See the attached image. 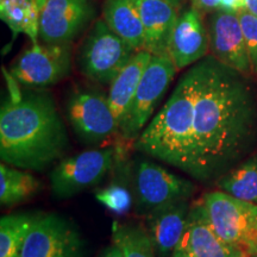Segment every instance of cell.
<instances>
[{
	"instance_id": "obj_21",
	"label": "cell",
	"mask_w": 257,
	"mask_h": 257,
	"mask_svg": "<svg viewBox=\"0 0 257 257\" xmlns=\"http://www.w3.org/2000/svg\"><path fill=\"white\" fill-rule=\"evenodd\" d=\"M41 182L30 173L3 163L0 166V202L3 206L21 204L40 191Z\"/></svg>"
},
{
	"instance_id": "obj_33",
	"label": "cell",
	"mask_w": 257,
	"mask_h": 257,
	"mask_svg": "<svg viewBox=\"0 0 257 257\" xmlns=\"http://www.w3.org/2000/svg\"><path fill=\"white\" fill-rule=\"evenodd\" d=\"M36 3H37L38 8L42 10V8H43L44 4H46V3H47V0H36Z\"/></svg>"
},
{
	"instance_id": "obj_14",
	"label": "cell",
	"mask_w": 257,
	"mask_h": 257,
	"mask_svg": "<svg viewBox=\"0 0 257 257\" xmlns=\"http://www.w3.org/2000/svg\"><path fill=\"white\" fill-rule=\"evenodd\" d=\"M175 250L186 257H251L220 238L212 227L201 201L189 210L184 236Z\"/></svg>"
},
{
	"instance_id": "obj_16",
	"label": "cell",
	"mask_w": 257,
	"mask_h": 257,
	"mask_svg": "<svg viewBox=\"0 0 257 257\" xmlns=\"http://www.w3.org/2000/svg\"><path fill=\"white\" fill-rule=\"evenodd\" d=\"M191 210L188 200L162 205L147 213L148 233L159 257H170L184 236Z\"/></svg>"
},
{
	"instance_id": "obj_28",
	"label": "cell",
	"mask_w": 257,
	"mask_h": 257,
	"mask_svg": "<svg viewBox=\"0 0 257 257\" xmlns=\"http://www.w3.org/2000/svg\"><path fill=\"white\" fill-rule=\"evenodd\" d=\"M246 8V0H220L219 10L230 14H238Z\"/></svg>"
},
{
	"instance_id": "obj_23",
	"label": "cell",
	"mask_w": 257,
	"mask_h": 257,
	"mask_svg": "<svg viewBox=\"0 0 257 257\" xmlns=\"http://www.w3.org/2000/svg\"><path fill=\"white\" fill-rule=\"evenodd\" d=\"M37 216L8 214L0 219V257H19L32 224Z\"/></svg>"
},
{
	"instance_id": "obj_15",
	"label": "cell",
	"mask_w": 257,
	"mask_h": 257,
	"mask_svg": "<svg viewBox=\"0 0 257 257\" xmlns=\"http://www.w3.org/2000/svg\"><path fill=\"white\" fill-rule=\"evenodd\" d=\"M210 36L202 21V14L193 6L184 10L169 41L168 55L178 69L191 67L206 57Z\"/></svg>"
},
{
	"instance_id": "obj_18",
	"label": "cell",
	"mask_w": 257,
	"mask_h": 257,
	"mask_svg": "<svg viewBox=\"0 0 257 257\" xmlns=\"http://www.w3.org/2000/svg\"><path fill=\"white\" fill-rule=\"evenodd\" d=\"M152 57L153 54H150L149 51H137L133 59L128 61L126 66L117 74V76L110 83V92H108L107 98L119 126L130 108L131 102L140 86L141 79Z\"/></svg>"
},
{
	"instance_id": "obj_3",
	"label": "cell",
	"mask_w": 257,
	"mask_h": 257,
	"mask_svg": "<svg viewBox=\"0 0 257 257\" xmlns=\"http://www.w3.org/2000/svg\"><path fill=\"white\" fill-rule=\"evenodd\" d=\"M198 66L181 76L168 101L135 141V149L188 174L191 168Z\"/></svg>"
},
{
	"instance_id": "obj_8",
	"label": "cell",
	"mask_w": 257,
	"mask_h": 257,
	"mask_svg": "<svg viewBox=\"0 0 257 257\" xmlns=\"http://www.w3.org/2000/svg\"><path fill=\"white\" fill-rule=\"evenodd\" d=\"M19 257H87L78 227L60 214L37 216Z\"/></svg>"
},
{
	"instance_id": "obj_11",
	"label": "cell",
	"mask_w": 257,
	"mask_h": 257,
	"mask_svg": "<svg viewBox=\"0 0 257 257\" xmlns=\"http://www.w3.org/2000/svg\"><path fill=\"white\" fill-rule=\"evenodd\" d=\"M136 207L140 213H149L154 208L179 200H188L195 191L192 181L155 165L141 161L135 174Z\"/></svg>"
},
{
	"instance_id": "obj_32",
	"label": "cell",
	"mask_w": 257,
	"mask_h": 257,
	"mask_svg": "<svg viewBox=\"0 0 257 257\" xmlns=\"http://www.w3.org/2000/svg\"><path fill=\"white\" fill-rule=\"evenodd\" d=\"M170 257H186V256L182 252H180V251H178V250H175V251L173 252V255Z\"/></svg>"
},
{
	"instance_id": "obj_7",
	"label": "cell",
	"mask_w": 257,
	"mask_h": 257,
	"mask_svg": "<svg viewBox=\"0 0 257 257\" xmlns=\"http://www.w3.org/2000/svg\"><path fill=\"white\" fill-rule=\"evenodd\" d=\"M176 70L178 68L168 54L153 55L141 79L130 108L119 126V133L124 140L136 141L140 137L157 102L174 79Z\"/></svg>"
},
{
	"instance_id": "obj_4",
	"label": "cell",
	"mask_w": 257,
	"mask_h": 257,
	"mask_svg": "<svg viewBox=\"0 0 257 257\" xmlns=\"http://www.w3.org/2000/svg\"><path fill=\"white\" fill-rule=\"evenodd\" d=\"M201 202L212 227L221 239L250 256L257 255V204L223 191L207 193Z\"/></svg>"
},
{
	"instance_id": "obj_9",
	"label": "cell",
	"mask_w": 257,
	"mask_h": 257,
	"mask_svg": "<svg viewBox=\"0 0 257 257\" xmlns=\"http://www.w3.org/2000/svg\"><path fill=\"white\" fill-rule=\"evenodd\" d=\"M67 117L74 133L85 143H102L119 131L108 98L101 92H74L67 102Z\"/></svg>"
},
{
	"instance_id": "obj_10",
	"label": "cell",
	"mask_w": 257,
	"mask_h": 257,
	"mask_svg": "<svg viewBox=\"0 0 257 257\" xmlns=\"http://www.w3.org/2000/svg\"><path fill=\"white\" fill-rule=\"evenodd\" d=\"M70 70V44L32 43L11 68L15 80L28 87L55 85Z\"/></svg>"
},
{
	"instance_id": "obj_17",
	"label": "cell",
	"mask_w": 257,
	"mask_h": 257,
	"mask_svg": "<svg viewBox=\"0 0 257 257\" xmlns=\"http://www.w3.org/2000/svg\"><path fill=\"white\" fill-rule=\"evenodd\" d=\"M144 28V48L153 55L168 54L169 41L179 18V9L163 0H133Z\"/></svg>"
},
{
	"instance_id": "obj_1",
	"label": "cell",
	"mask_w": 257,
	"mask_h": 257,
	"mask_svg": "<svg viewBox=\"0 0 257 257\" xmlns=\"http://www.w3.org/2000/svg\"><path fill=\"white\" fill-rule=\"evenodd\" d=\"M191 168L201 182L238 166L257 143V100L244 74L213 55L197 62Z\"/></svg>"
},
{
	"instance_id": "obj_22",
	"label": "cell",
	"mask_w": 257,
	"mask_h": 257,
	"mask_svg": "<svg viewBox=\"0 0 257 257\" xmlns=\"http://www.w3.org/2000/svg\"><path fill=\"white\" fill-rule=\"evenodd\" d=\"M217 186L234 198L257 204V155L229 170L217 180Z\"/></svg>"
},
{
	"instance_id": "obj_27",
	"label": "cell",
	"mask_w": 257,
	"mask_h": 257,
	"mask_svg": "<svg viewBox=\"0 0 257 257\" xmlns=\"http://www.w3.org/2000/svg\"><path fill=\"white\" fill-rule=\"evenodd\" d=\"M191 4L201 14H213L219 10L220 0H191Z\"/></svg>"
},
{
	"instance_id": "obj_30",
	"label": "cell",
	"mask_w": 257,
	"mask_h": 257,
	"mask_svg": "<svg viewBox=\"0 0 257 257\" xmlns=\"http://www.w3.org/2000/svg\"><path fill=\"white\" fill-rule=\"evenodd\" d=\"M250 14L255 15L257 17V0H246V8Z\"/></svg>"
},
{
	"instance_id": "obj_13",
	"label": "cell",
	"mask_w": 257,
	"mask_h": 257,
	"mask_svg": "<svg viewBox=\"0 0 257 257\" xmlns=\"http://www.w3.org/2000/svg\"><path fill=\"white\" fill-rule=\"evenodd\" d=\"M207 30L213 56L237 72L249 75L252 67L238 14L218 10L208 19Z\"/></svg>"
},
{
	"instance_id": "obj_19",
	"label": "cell",
	"mask_w": 257,
	"mask_h": 257,
	"mask_svg": "<svg viewBox=\"0 0 257 257\" xmlns=\"http://www.w3.org/2000/svg\"><path fill=\"white\" fill-rule=\"evenodd\" d=\"M104 21L112 31L137 51L144 48V28L133 0H106Z\"/></svg>"
},
{
	"instance_id": "obj_34",
	"label": "cell",
	"mask_w": 257,
	"mask_h": 257,
	"mask_svg": "<svg viewBox=\"0 0 257 257\" xmlns=\"http://www.w3.org/2000/svg\"><path fill=\"white\" fill-rule=\"evenodd\" d=\"M251 257H257V255H255V256H251Z\"/></svg>"
},
{
	"instance_id": "obj_24",
	"label": "cell",
	"mask_w": 257,
	"mask_h": 257,
	"mask_svg": "<svg viewBox=\"0 0 257 257\" xmlns=\"http://www.w3.org/2000/svg\"><path fill=\"white\" fill-rule=\"evenodd\" d=\"M112 240L119 244L125 257H156L149 233L136 225H117L112 231Z\"/></svg>"
},
{
	"instance_id": "obj_25",
	"label": "cell",
	"mask_w": 257,
	"mask_h": 257,
	"mask_svg": "<svg viewBox=\"0 0 257 257\" xmlns=\"http://www.w3.org/2000/svg\"><path fill=\"white\" fill-rule=\"evenodd\" d=\"M95 199L108 211L117 214L127 213L133 205L131 193L119 184H112L105 188L98 189L95 192Z\"/></svg>"
},
{
	"instance_id": "obj_29",
	"label": "cell",
	"mask_w": 257,
	"mask_h": 257,
	"mask_svg": "<svg viewBox=\"0 0 257 257\" xmlns=\"http://www.w3.org/2000/svg\"><path fill=\"white\" fill-rule=\"evenodd\" d=\"M99 257H125L123 249L120 248L119 244L112 240V243L108 246L102 250Z\"/></svg>"
},
{
	"instance_id": "obj_20",
	"label": "cell",
	"mask_w": 257,
	"mask_h": 257,
	"mask_svg": "<svg viewBox=\"0 0 257 257\" xmlns=\"http://www.w3.org/2000/svg\"><path fill=\"white\" fill-rule=\"evenodd\" d=\"M0 16L16 37L25 34L38 43L41 9L36 0H0Z\"/></svg>"
},
{
	"instance_id": "obj_31",
	"label": "cell",
	"mask_w": 257,
	"mask_h": 257,
	"mask_svg": "<svg viewBox=\"0 0 257 257\" xmlns=\"http://www.w3.org/2000/svg\"><path fill=\"white\" fill-rule=\"evenodd\" d=\"M163 2L169 3V4H172L173 6H175L176 9L180 10V8H181V5H182V3H184V0H163Z\"/></svg>"
},
{
	"instance_id": "obj_2",
	"label": "cell",
	"mask_w": 257,
	"mask_h": 257,
	"mask_svg": "<svg viewBox=\"0 0 257 257\" xmlns=\"http://www.w3.org/2000/svg\"><path fill=\"white\" fill-rule=\"evenodd\" d=\"M68 134L53 96L25 92L11 96L0 111V159L24 170L41 172L63 159Z\"/></svg>"
},
{
	"instance_id": "obj_12",
	"label": "cell",
	"mask_w": 257,
	"mask_h": 257,
	"mask_svg": "<svg viewBox=\"0 0 257 257\" xmlns=\"http://www.w3.org/2000/svg\"><path fill=\"white\" fill-rule=\"evenodd\" d=\"M93 16L91 0H47L41 10L40 40L46 44H70Z\"/></svg>"
},
{
	"instance_id": "obj_5",
	"label": "cell",
	"mask_w": 257,
	"mask_h": 257,
	"mask_svg": "<svg viewBox=\"0 0 257 257\" xmlns=\"http://www.w3.org/2000/svg\"><path fill=\"white\" fill-rule=\"evenodd\" d=\"M136 53L100 19L93 25L80 49V72L94 82L111 83Z\"/></svg>"
},
{
	"instance_id": "obj_26",
	"label": "cell",
	"mask_w": 257,
	"mask_h": 257,
	"mask_svg": "<svg viewBox=\"0 0 257 257\" xmlns=\"http://www.w3.org/2000/svg\"><path fill=\"white\" fill-rule=\"evenodd\" d=\"M238 17L248 49L252 72L257 73V17L250 14L248 10H242L238 12Z\"/></svg>"
},
{
	"instance_id": "obj_6",
	"label": "cell",
	"mask_w": 257,
	"mask_h": 257,
	"mask_svg": "<svg viewBox=\"0 0 257 257\" xmlns=\"http://www.w3.org/2000/svg\"><path fill=\"white\" fill-rule=\"evenodd\" d=\"M115 148H99L63 157L50 173V189L56 198L66 199L99 185L113 168Z\"/></svg>"
}]
</instances>
